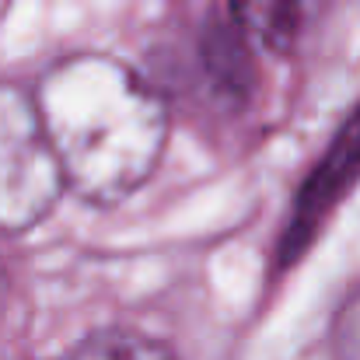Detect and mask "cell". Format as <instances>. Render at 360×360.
Wrapping results in <instances>:
<instances>
[{
  "label": "cell",
  "instance_id": "obj_1",
  "mask_svg": "<svg viewBox=\"0 0 360 360\" xmlns=\"http://www.w3.org/2000/svg\"><path fill=\"white\" fill-rule=\"evenodd\" d=\"M32 98L63 182L91 203L126 200L161 161L168 105L122 60L67 56L42 74Z\"/></svg>",
  "mask_w": 360,
  "mask_h": 360
},
{
  "label": "cell",
  "instance_id": "obj_2",
  "mask_svg": "<svg viewBox=\"0 0 360 360\" xmlns=\"http://www.w3.org/2000/svg\"><path fill=\"white\" fill-rule=\"evenodd\" d=\"M63 186L35 98L0 84V231L21 235L35 228L56 207Z\"/></svg>",
  "mask_w": 360,
  "mask_h": 360
},
{
  "label": "cell",
  "instance_id": "obj_3",
  "mask_svg": "<svg viewBox=\"0 0 360 360\" xmlns=\"http://www.w3.org/2000/svg\"><path fill=\"white\" fill-rule=\"evenodd\" d=\"M360 182V109L343 122V129L333 136L319 165L311 168L308 182L301 186L287 231L280 241V262L301 259V252L315 241L319 228L329 221V214L343 203V196Z\"/></svg>",
  "mask_w": 360,
  "mask_h": 360
},
{
  "label": "cell",
  "instance_id": "obj_4",
  "mask_svg": "<svg viewBox=\"0 0 360 360\" xmlns=\"http://www.w3.org/2000/svg\"><path fill=\"white\" fill-rule=\"evenodd\" d=\"M329 0H231V18L248 35L252 46H262L273 56H290L322 21Z\"/></svg>",
  "mask_w": 360,
  "mask_h": 360
},
{
  "label": "cell",
  "instance_id": "obj_5",
  "mask_svg": "<svg viewBox=\"0 0 360 360\" xmlns=\"http://www.w3.org/2000/svg\"><path fill=\"white\" fill-rule=\"evenodd\" d=\"M70 360H175V354L143 336V333H133V329H102V333H91L74 354Z\"/></svg>",
  "mask_w": 360,
  "mask_h": 360
},
{
  "label": "cell",
  "instance_id": "obj_6",
  "mask_svg": "<svg viewBox=\"0 0 360 360\" xmlns=\"http://www.w3.org/2000/svg\"><path fill=\"white\" fill-rule=\"evenodd\" d=\"M4 301H7V276H4V266H0V311H4Z\"/></svg>",
  "mask_w": 360,
  "mask_h": 360
}]
</instances>
